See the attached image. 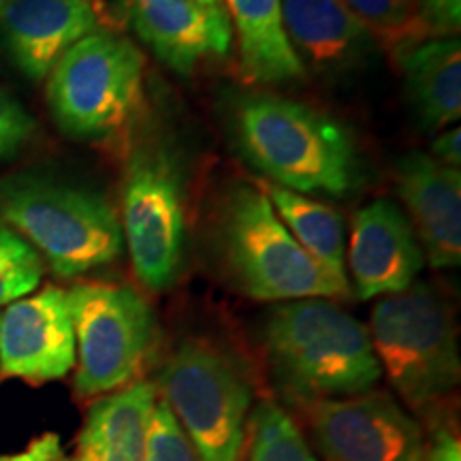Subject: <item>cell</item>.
Returning a JSON list of instances; mask_svg holds the SVG:
<instances>
[{"mask_svg": "<svg viewBox=\"0 0 461 461\" xmlns=\"http://www.w3.org/2000/svg\"><path fill=\"white\" fill-rule=\"evenodd\" d=\"M230 129L250 165L293 193L338 197L359 182L361 163L353 135L303 103L244 95L233 103Z\"/></svg>", "mask_w": 461, "mask_h": 461, "instance_id": "obj_1", "label": "cell"}, {"mask_svg": "<svg viewBox=\"0 0 461 461\" xmlns=\"http://www.w3.org/2000/svg\"><path fill=\"white\" fill-rule=\"evenodd\" d=\"M263 338L276 380L303 406L366 393L383 376L367 327L330 299L276 305Z\"/></svg>", "mask_w": 461, "mask_h": 461, "instance_id": "obj_2", "label": "cell"}, {"mask_svg": "<svg viewBox=\"0 0 461 461\" xmlns=\"http://www.w3.org/2000/svg\"><path fill=\"white\" fill-rule=\"evenodd\" d=\"M0 221L60 278L113 263L124 250L120 218L105 197L48 177L17 176L0 184Z\"/></svg>", "mask_w": 461, "mask_h": 461, "instance_id": "obj_3", "label": "cell"}, {"mask_svg": "<svg viewBox=\"0 0 461 461\" xmlns=\"http://www.w3.org/2000/svg\"><path fill=\"white\" fill-rule=\"evenodd\" d=\"M218 244L230 276L258 302L346 299L344 285L314 261L285 227L261 186L235 184L218 214Z\"/></svg>", "mask_w": 461, "mask_h": 461, "instance_id": "obj_4", "label": "cell"}, {"mask_svg": "<svg viewBox=\"0 0 461 461\" xmlns=\"http://www.w3.org/2000/svg\"><path fill=\"white\" fill-rule=\"evenodd\" d=\"M370 339L380 372L412 411H429L459 384L461 361L451 305L414 282L372 310Z\"/></svg>", "mask_w": 461, "mask_h": 461, "instance_id": "obj_5", "label": "cell"}, {"mask_svg": "<svg viewBox=\"0 0 461 461\" xmlns=\"http://www.w3.org/2000/svg\"><path fill=\"white\" fill-rule=\"evenodd\" d=\"M146 58L126 37L96 31L65 51L48 75V105L73 140L118 135L141 113Z\"/></svg>", "mask_w": 461, "mask_h": 461, "instance_id": "obj_6", "label": "cell"}, {"mask_svg": "<svg viewBox=\"0 0 461 461\" xmlns=\"http://www.w3.org/2000/svg\"><path fill=\"white\" fill-rule=\"evenodd\" d=\"M158 389L201 461L240 459L252 387L227 353L186 339L165 361Z\"/></svg>", "mask_w": 461, "mask_h": 461, "instance_id": "obj_7", "label": "cell"}, {"mask_svg": "<svg viewBox=\"0 0 461 461\" xmlns=\"http://www.w3.org/2000/svg\"><path fill=\"white\" fill-rule=\"evenodd\" d=\"M75 331V393L96 397L135 383L157 339L152 308L135 288L84 282L67 291Z\"/></svg>", "mask_w": 461, "mask_h": 461, "instance_id": "obj_8", "label": "cell"}, {"mask_svg": "<svg viewBox=\"0 0 461 461\" xmlns=\"http://www.w3.org/2000/svg\"><path fill=\"white\" fill-rule=\"evenodd\" d=\"M120 203L135 276L149 291H169L184 265L186 212L180 160L165 143H146L131 154Z\"/></svg>", "mask_w": 461, "mask_h": 461, "instance_id": "obj_9", "label": "cell"}, {"mask_svg": "<svg viewBox=\"0 0 461 461\" xmlns=\"http://www.w3.org/2000/svg\"><path fill=\"white\" fill-rule=\"evenodd\" d=\"M308 429L325 461H423V428L387 391L308 403Z\"/></svg>", "mask_w": 461, "mask_h": 461, "instance_id": "obj_10", "label": "cell"}, {"mask_svg": "<svg viewBox=\"0 0 461 461\" xmlns=\"http://www.w3.org/2000/svg\"><path fill=\"white\" fill-rule=\"evenodd\" d=\"M75 367V331L67 291L48 286L0 314V376L43 384Z\"/></svg>", "mask_w": 461, "mask_h": 461, "instance_id": "obj_11", "label": "cell"}, {"mask_svg": "<svg viewBox=\"0 0 461 461\" xmlns=\"http://www.w3.org/2000/svg\"><path fill=\"white\" fill-rule=\"evenodd\" d=\"M137 39L177 75L229 54L233 28L224 5L197 0H118Z\"/></svg>", "mask_w": 461, "mask_h": 461, "instance_id": "obj_12", "label": "cell"}, {"mask_svg": "<svg viewBox=\"0 0 461 461\" xmlns=\"http://www.w3.org/2000/svg\"><path fill=\"white\" fill-rule=\"evenodd\" d=\"M423 261V248L400 205L378 199L357 212L346 255L357 297L370 302L406 291L417 282Z\"/></svg>", "mask_w": 461, "mask_h": 461, "instance_id": "obj_13", "label": "cell"}, {"mask_svg": "<svg viewBox=\"0 0 461 461\" xmlns=\"http://www.w3.org/2000/svg\"><path fill=\"white\" fill-rule=\"evenodd\" d=\"M96 0H9L0 11V41L17 71L41 82L68 48L103 31Z\"/></svg>", "mask_w": 461, "mask_h": 461, "instance_id": "obj_14", "label": "cell"}, {"mask_svg": "<svg viewBox=\"0 0 461 461\" xmlns=\"http://www.w3.org/2000/svg\"><path fill=\"white\" fill-rule=\"evenodd\" d=\"M395 184L431 267L461 263V173L431 154L412 152L395 165Z\"/></svg>", "mask_w": 461, "mask_h": 461, "instance_id": "obj_15", "label": "cell"}, {"mask_svg": "<svg viewBox=\"0 0 461 461\" xmlns=\"http://www.w3.org/2000/svg\"><path fill=\"white\" fill-rule=\"evenodd\" d=\"M282 24L303 68L319 75L355 71L378 45L344 0H282Z\"/></svg>", "mask_w": 461, "mask_h": 461, "instance_id": "obj_16", "label": "cell"}, {"mask_svg": "<svg viewBox=\"0 0 461 461\" xmlns=\"http://www.w3.org/2000/svg\"><path fill=\"white\" fill-rule=\"evenodd\" d=\"M157 384L135 380L99 397L77 436L73 461H146Z\"/></svg>", "mask_w": 461, "mask_h": 461, "instance_id": "obj_17", "label": "cell"}, {"mask_svg": "<svg viewBox=\"0 0 461 461\" xmlns=\"http://www.w3.org/2000/svg\"><path fill=\"white\" fill-rule=\"evenodd\" d=\"M414 118L440 131L461 115V45L457 37L425 39L393 51Z\"/></svg>", "mask_w": 461, "mask_h": 461, "instance_id": "obj_18", "label": "cell"}, {"mask_svg": "<svg viewBox=\"0 0 461 461\" xmlns=\"http://www.w3.org/2000/svg\"><path fill=\"white\" fill-rule=\"evenodd\" d=\"M238 37L240 67L248 82L282 86L302 82L305 68L288 43L282 24V0H227Z\"/></svg>", "mask_w": 461, "mask_h": 461, "instance_id": "obj_19", "label": "cell"}, {"mask_svg": "<svg viewBox=\"0 0 461 461\" xmlns=\"http://www.w3.org/2000/svg\"><path fill=\"white\" fill-rule=\"evenodd\" d=\"M261 188L267 194L269 203L274 205L276 214L297 240V244L327 274L344 285H350L348 276H346V240L339 212L322 201L293 193L278 184L265 182Z\"/></svg>", "mask_w": 461, "mask_h": 461, "instance_id": "obj_20", "label": "cell"}, {"mask_svg": "<svg viewBox=\"0 0 461 461\" xmlns=\"http://www.w3.org/2000/svg\"><path fill=\"white\" fill-rule=\"evenodd\" d=\"M250 420L248 461H319L291 414L276 402L258 403Z\"/></svg>", "mask_w": 461, "mask_h": 461, "instance_id": "obj_21", "label": "cell"}, {"mask_svg": "<svg viewBox=\"0 0 461 461\" xmlns=\"http://www.w3.org/2000/svg\"><path fill=\"white\" fill-rule=\"evenodd\" d=\"M374 41L391 54L406 45L425 41L417 0H344Z\"/></svg>", "mask_w": 461, "mask_h": 461, "instance_id": "obj_22", "label": "cell"}, {"mask_svg": "<svg viewBox=\"0 0 461 461\" xmlns=\"http://www.w3.org/2000/svg\"><path fill=\"white\" fill-rule=\"evenodd\" d=\"M43 278V258L14 229L0 222V305L28 297Z\"/></svg>", "mask_w": 461, "mask_h": 461, "instance_id": "obj_23", "label": "cell"}, {"mask_svg": "<svg viewBox=\"0 0 461 461\" xmlns=\"http://www.w3.org/2000/svg\"><path fill=\"white\" fill-rule=\"evenodd\" d=\"M146 461H201L169 406L157 400L149 419Z\"/></svg>", "mask_w": 461, "mask_h": 461, "instance_id": "obj_24", "label": "cell"}, {"mask_svg": "<svg viewBox=\"0 0 461 461\" xmlns=\"http://www.w3.org/2000/svg\"><path fill=\"white\" fill-rule=\"evenodd\" d=\"M32 118L7 90L0 86V158H9L31 140Z\"/></svg>", "mask_w": 461, "mask_h": 461, "instance_id": "obj_25", "label": "cell"}, {"mask_svg": "<svg viewBox=\"0 0 461 461\" xmlns=\"http://www.w3.org/2000/svg\"><path fill=\"white\" fill-rule=\"evenodd\" d=\"M425 39L453 37L461 26V0H417Z\"/></svg>", "mask_w": 461, "mask_h": 461, "instance_id": "obj_26", "label": "cell"}, {"mask_svg": "<svg viewBox=\"0 0 461 461\" xmlns=\"http://www.w3.org/2000/svg\"><path fill=\"white\" fill-rule=\"evenodd\" d=\"M65 451H62L60 436L48 434L34 438L24 451L20 453H0V461H62Z\"/></svg>", "mask_w": 461, "mask_h": 461, "instance_id": "obj_27", "label": "cell"}, {"mask_svg": "<svg viewBox=\"0 0 461 461\" xmlns=\"http://www.w3.org/2000/svg\"><path fill=\"white\" fill-rule=\"evenodd\" d=\"M423 461H461L459 438L448 425H440L425 440Z\"/></svg>", "mask_w": 461, "mask_h": 461, "instance_id": "obj_28", "label": "cell"}, {"mask_svg": "<svg viewBox=\"0 0 461 461\" xmlns=\"http://www.w3.org/2000/svg\"><path fill=\"white\" fill-rule=\"evenodd\" d=\"M431 152L434 158L440 160L448 167L459 169L461 167V131L459 129H448L436 137L431 143Z\"/></svg>", "mask_w": 461, "mask_h": 461, "instance_id": "obj_29", "label": "cell"}, {"mask_svg": "<svg viewBox=\"0 0 461 461\" xmlns=\"http://www.w3.org/2000/svg\"><path fill=\"white\" fill-rule=\"evenodd\" d=\"M197 3H203V5H222V0H197Z\"/></svg>", "mask_w": 461, "mask_h": 461, "instance_id": "obj_30", "label": "cell"}, {"mask_svg": "<svg viewBox=\"0 0 461 461\" xmlns=\"http://www.w3.org/2000/svg\"><path fill=\"white\" fill-rule=\"evenodd\" d=\"M7 3H9V0H0V11L5 9V5H7Z\"/></svg>", "mask_w": 461, "mask_h": 461, "instance_id": "obj_31", "label": "cell"}, {"mask_svg": "<svg viewBox=\"0 0 461 461\" xmlns=\"http://www.w3.org/2000/svg\"><path fill=\"white\" fill-rule=\"evenodd\" d=\"M62 461H73V459H71V457H65V459H62Z\"/></svg>", "mask_w": 461, "mask_h": 461, "instance_id": "obj_32", "label": "cell"}]
</instances>
